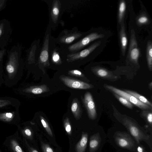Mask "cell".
<instances>
[{"mask_svg":"<svg viewBox=\"0 0 152 152\" xmlns=\"http://www.w3.org/2000/svg\"><path fill=\"white\" fill-rule=\"evenodd\" d=\"M29 149L30 152H38L37 150L31 148H30Z\"/></svg>","mask_w":152,"mask_h":152,"instance_id":"8d00e7d4","label":"cell"},{"mask_svg":"<svg viewBox=\"0 0 152 152\" xmlns=\"http://www.w3.org/2000/svg\"><path fill=\"white\" fill-rule=\"evenodd\" d=\"M68 73L72 75H75L79 77H83L84 76L80 70L77 69H73L69 70Z\"/></svg>","mask_w":152,"mask_h":152,"instance_id":"4dcf8cb0","label":"cell"},{"mask_svg":"<svg viewBox=\"0 0 152 152\" xmlns=\"http://www.w3.org/2000/svg\"></svg>","mask_w":152,"mask_h":152,"instance_id":"ab89813d","label":"cell"},{"mask_svg":"<svg viewBox=\"0 0 152 152\" xmlns=\"http://www.w3.org/2000/svg\"><path fill=\"white\" fill-rule=\"evenodd\" d=\"M25 134L28 136H30L31 135V132L30 130L28 129H26L24 130Z\"/></svg>","mask_w":152,"mask_h":152,"instance_id":"e575fe53","label":"cell"},{"mask_svg":"<svg viewBox=\"0 0 152 152\" xmlns=\"http://www.w3.org/2000/svg\"><path fill=\"white\" fill-rule=\"evenodd\" d=\"M124 91L134 96L142 102L152 107V103L143 96L132 91L125 90Z\"/></svg>","mask_w":152,"mask_h":152,"instance_id":"7402d4cb","label":"cell"},{"mask_svg":"<svg viewBox=\"0 0 152 152\" xmlns=\"http://www.w3.org/2000/svg\"><path fill=\"white\" fill-rule=\"evenodd\" d=\"M20 55V49L18 47L12 48L9 52L3 78L4 83L7 87L15 85L22 77L24 63Z\"/></svg>","mask_w":152,"mask_h":152,"instance_id":"6da1fadb","label":"cell"},{"mask_svg":"<svg viewBox=\"0 0 152 152\" xmlns=\"http://www.w3.org/2000/svg\"><path fill=\"white\" fill-rule=\"evenodd\" d=\"M3 55H0V82L4 83V79L3 77V70L2 62Z\"/></svg>","mask_w":152,"mask_h":152,"instance_id":"f546056e","label":"cell"},{"mask_svg":"<svg viewBox=\"0 0 152 152\" xmlns=\"http://www.w3.org/2000/svg\"><path fill=\"white\" fill-rule=\"evenodd\" d=\"M42 148L44 152H54L52 148L47 144L42 143Z\"/></svg>","mask_w":152,"mask_h":152,"instance_id":"d6a6232c","label":"cell"},{"mask_svg":"<svg viewBox=\"0 0 152 152\" xmlns=\"http://www.w3.org/2000/svg\"><path fill=\"white\" fill-rule=\"evenodd\" d=\"M11 145L14 152H23L17 142L15 140L11 141Z\"/></svg>","mask_w":152,"mask_h":152,"instance_id":"83f0119b","label":"cell"},{"mask_svg":"<svg viewBox=\"0 0 152 152\" xmlns=\"http://www.w3.org/2000/svg\"><path fill=\"white\" fill-rule=\"evenodd\" d=\"M107 136L110 143L118 151L137 152L138 145L126 129L111 130L108 132Z\"/></svg>","mask_w":152,"mask_h":152,"instance_id":"7a4b0ae2","label":"cell"},{"mask_svg":"<svg viewBox=\"0 0 152 152\" xmlns=\"http://www.w3.org/2000/svg\"><path fill=\"white\" fill-rule=\"evenodd\" d=\"M61 80L67 86L72 88L87 89L92 88L91 85L80 81L70 78L66 76H61L60 77Z\"/></svg>","mask_w":152,"mask_h":152,"instance_id":"7c38bea8","label":"cell"},{"mask_svg":"<svg viewBox=\"0 0 152 152\" xmlns=\"http://www.w3.org/2000/svg\"><path fill=\"white\" fill-rule=\"evenodd\" d=\"M71 110L75 117L78 119L80 117L81 111L79 103L76 99L73 100L71 105Z\"/></svg>","mask_w":152,"mask_h":152,"instance_id":"44dd1931","label":"cell"},{"mask_svg":"<svg viewBox=\"0 0 152 152\" xmlns=\"http://www.w3.org/2000/svg\"><path fill=\"white\" fill-rule=\"evenodd\" d=\"M129 56L131 61L137 63L140 52L138 48L137 44L134 31H131L129 50Z\"/></svg>","mask_w":152,"mask_h":152,"instance_id":"9a60e30c","label":"cell"},{"mask_svg":"<svg viewBox=\"0 0 152 152\" xmlns=\"http://www.w3.org/2000/svg\"><path fill=\"white\" fill-rule=\"evenodd\" d=\"M92 71L97 76L103 79L114 81L117 78L112 73L107 69L100 67H95L92 68Z\"/></svg>","mask_w":152,"mask_h":152,"instance_id":"ac0fdd59","label":"cell"},{"mask_svg":"<svg viewBox=\"0 0 152 152\" xmlns=\"http://www.w3.org/2000/svg\"><path fill=\"white\" fill-rule=\"evenodd\" d=\"M146 56L148 66L151 71L152 69V45L151 41L148 42L147 46Z\"/></svg>","mask_w":152,"mask_h":152,"instance_id":"cb8c5ba5","label":"cell"},{"mask_svg":"<svg viewBox=\"0 0 152 152\" xmlns=\"http://www.w3.org/2000/svg\"><path fill=\"white\" fill-rule=\"evenodd\" d=\"M121 24V25L120 31V39L122 53L124 56L125 53L128 40L123 21Z\"/></svg>","mask_w":152,"mask_h":152,"instance_id":"d6986e66","label":"cell"},{"mask_svg":"<svg viewBox=\"0 0 152 152\" xmlns=\"http://www.w3.org/2000/svg\"><path fill=\"white\" fill-rule=\"evenodd\" d=\"M104 36V35L103 34L92 32L86 35L73 44L67 46H63L69 53H75L83 50L94 40L102 38Z\"/></svg>","mask_w":152,"mask_h":152,"instance_id":"8992f818","label":"cell"},{"mask_svg":"<svg viewBox=\"0 0 152 152\" xmlns=\"http://www.w3.org/2000/svg\"><path fill=\"white\" fill-rule=\"evenodd\" d=\"M142 115L145 119L147 123L151 129L152 126V114L151 112L148 110H144L142 112Z\"/></svg>","mask_w":152,"mask_h":152,"instance_id":"d4e9b609","label":"cell"},{"mask_svg":"<svg viewBox=\"0 0 152 152\" xmlns=\"http://www.w3.org/2000/svg\"><path fill=\"white\" fill-rule=\"evenodd\" d=\"M64 123L66 131L69 135H70L71 133V127L68 118L64 119Z\"/></svg>","mask_w":152,"mask_h":152,"instance_id":"f1b7e54d","label":"cell"},{"mask_svg":"<svg viewBox=\"0 0 152 152\" xmlns=\"http://www.w3.org/2000/svg\"><path fill=\"white\" fill-rule=\"evenodd\" d=\"M116 152H121V151H118Z\"/></svg>","mask_w":152,"mask_h":152,"instance_id":"f35d334b","label":"cell"},{"mask_svg":"<svg viewBox=\"0 0 152 152\" xmlns=\"http://www.w3.org/2000/svg\"><path fill=\"white\" fill-rule=\"evenodd\" d=\"M100 42L99 41L96 42L78 52L69 53L67 55L66 61L67 64L77 63L83 61L90 56L92 53L99 45Z\"/></svg>","mask_w":152,"mask_h":152,"instance_id":"ba28073f","label":"cell"},{"mask_svg":"<svg viewBox=\"0 0 152 152\" xmlns=\"http://www.w3.org/2000/svg\"><path fill=\"white\" fill-rule=\"evenodd\" d=\"M126 10V4L124 1H121L120 2L118 14V22L121 24L123 21V19Z\"/></svg>","mask_w":152,"mask_h":152,"instance_id":"603a6c76","label":"cell"},{"mask_svg":"<svg viewBox=\"0 0 152 152\" xmlns=\"http://www.w3.org/2000/svg\"><path fill=\"white\" fill-rule=\"evenodd\" d=\"M20 119L19 110L0 111V121L15 124L18 122Z\"/></svg>","mask_w":152,"mask_h":152,"instance_id":"2e32d148","label":"cell"},{"mask_svg":"<svg viewBox=\"0 0 152 152\" xmlns=\"http://www.w3.org/2000/svg\"><path fill=\"white\" fill-rule=\"evenodd\" d=\"M40 119L42 124L48 134L51 137L53 136L52 131L47 121L42 116H40Z\"/></svg>","mask_w":152,"mask_h":152,"instance_id":"4316f807","label":"cell"},{"mask_svg":"<svg viewBox=\"0 0 152 152\" xmlns=\"http://www.w3.org/2000/svg\"><path fill=\"white\" fill-rule=\"evenodd\" d=\"M83 102L87 109L89 118L92 120L96 118V112L95 105L91 94L86 92L84 96Z\"/></svg>","mask_w":152,"mask_h":152,"instance_id":"5bb4252c","label":"cell"},{"mask_svg":"<svg viewBox=\"0 0 152 152\" xmlns=\"http://www.w3.org/2000/svg\"><path fill=\"white\" fill-rule=\"evenodd\" d=\"M10 23L6 20L0 21V48L5 46L11 33Z\"/></svg>","mask_w":152,"mask_h":152,"instance_id":"4fadbf2b","label":"cell"},{"mask_svg":"<svg viewBox=\"0 0 152 152\" xmlns=\"http://www.w3.org/2000/svg\"><path fill=\"white\" fill-rule=\"evenodd\" d=\"M20 104V101L17 99L8 96L0 97V109L19 110Z\"/></svg>","mask_w":152,"mask_h":152,"instance_id":"e0dca14e","label":"cell"},{"mask_svg":"<svg viewBox=\"0 0 152 152\" xmlns=\"http://www.w3.org/2000/svg\"><path fill=\"white\" fill-rule=\"evenodd\" d=\"M104 87L107 90L122 96L139 108L143 110L151 109L152 107L145 104L133 96L129 94L124 91L118 89L112 86L105 84Z\"/></svg>","mask_w":152,"mask_h":152,"instance_id":"30bf717a","label":"cell"},{"mask_svg":"<svg viewBox=\"0 0 152 152\" xmlns=\"http://www.w3.org/2000/svg\"><path fill=\"white\" fill-rule=\"evenodd\" d=\"M88 135L87 133H83L81 138L76 145V152H85L88 141Z\"/></svg>","mask_w":152,"mask_h":152,"instance_id":"ffe728a7","label":"cell"},{"mask_svg":"<svg viewBox=\"0 0 152 152\" xmlns=\"http://www.w3.org/2000/svg\"><path fill=\"white\" fill-rule=\"evenodd\" d=\"M148 21V18L145 16H141L137 19V22L140 24L146 23Z\"/></svg>","mask_w":152,"mask_h":152,"instance_id":"1f68e13d","label":"cell"},{"mask_svg":"<svg viewBox=\"0 0 152 152\" xmlns=\"http://www.w3.org/2000/svg\"><path fill=\"white\" fill-rule=\"evenodd\" d=\"M2 83L0 82V87L1 86Z\"/></svg>","mask_w":152,"mask_h":152,"instance_id":"74e56055","label":"cell"},{"mask_svg":"<svg viewBox=\"0 0 152 152\" xmlns=\"http://www.w3.org/2000/svg\"><path fill=\"white\" fill-rule=\"evenodd\" d=\"M49 89L46 85L40 86H20L14 89V91L19 95L28 94H38L48 91Z\"/></svg>","mask_w":152,"mask_h":152,"instance_id":"8fae6325","label":"cell"},{"mask_svg":"<svg viewBox=\"0 0 152 152\" xmlns=\"http://www.w3.org/2000/svg\"><path fill=\"white\" fill-rule=\"evenodd\" d=\"M115 111L114 116L116 120L124 127L135 139L138 145L142 142H146L152 149V135L130 118L119 114Z\"/></svg>","mask_w":152,"mask_h":152,"instance_id":"3957f363","label":"cell"},{"mask_svg":"<svg viewBox=\"0 0 152 152\" xmlns=\"http://www.w3.org/2000/svg\"><path fill=\"white\" fill-rule=\"evenodd\" d=\"M106 135L103 131L96 130L90 137L89 152H101L106 140Z\"/></svg>","mask_w":152,"mask_h":152,"instance_id":"9c48e42d","label":"cell"},{"mask_svg":"<svg viewBox=\"0 0 152 152\" xmlns=\"http://www.w3.org/2000/svg\"><path fill=\"white\" fill-rule=\"evenodd\" d=\"M137 151V152H145V150H144L141 144L138 145Z\"/></svg>","mask_w":152,"mask_h":152,"instance_id":"d590c367","label":"cell"},{"mask_svg":"<svg viewBox=\"0 0 152 152\" xmlns=\"http://www.w3.org/2000/svg\"><path fill=\"white\" fill-rule=\"evenodd\" d=\"M6 0H0V11L4 8L6 5Z\"/></svg>","mask_w":152,"mask_h":152,"instance_id":"836d02e7","label":"cell"},{"mask_svg":"<svg viewBox=\"0 0 152 152\" xmlns=\"http://www.w3.org/2000/svg\"><path fill=\"white\" fill-rule=\"evenodd\" d=\"M86 34L79 31L76 27L71 30L65 29L55 38L56 43L60 46H68L78 41L86 35Z\"/></svg>","mask_w":152,"mask_h":152,"instance_id":"5b68a950","label":"cell"},{"mask_svg":"<svg viewBox=\"0 0 152 152\" xmlns=\"http://www.w3.org/2000/svg\"><path fill=\"white\" fill-rule=\"evenodd\" d=\"M114 94L116 98L124 105L129 108H132V107L133 104L125 98L115 94Z\"/></svg>","mask_w":152,"mask_h":152,"instance_id":"484cf974","label":"cell"},{"mask_svg":"<svg viewBox=\"0 0 152 152\" xmlns=\"http://www.w3.org/2000/svg\"><path fill=\"white\" fill-rule=\"evenodd\" d=\"M45 1L48 6V24L51 29H53L58 26L61 16L65 10V2L61 0H46Z\"/></svg>","mask_w":152,"mask_h":152,"instance_id":"277c9868","label":"cell"},{"mask_svg":"<svg viewBox=\"0 0 152 152\" xmlns=\"http://www.w3.org/2000/svg\"><path fill=\"white\" fill-rule=\"evenodd\" d=\"M51 28L48 24L45 31L42 46L39 52L38 63L43 66H50L49 60V49L50 40L51 35Z\"/></svg>","mask_w":152,"mask_h":152,"instance_id":"52a82bcc","label":"cell"}]
</instances>
